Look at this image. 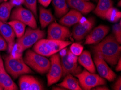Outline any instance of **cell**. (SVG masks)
Masks as SVG:
<instances>
[{
	"label": "cell",
	"instance_id": "cell-1",
	"mask_svg": "<svg viewBox=\"0 0 121 90\" xmlns=\"http://www.w3.org/2000/svg\"><path fill=\"white\" fill-rule=\"evenodd\" d=\"M95 54L103 58L111 66L116 65L121 57V47L113 35L106 37L93 47Z\"/></svg>",
	"mask_w": 121,
	"mask_h": 90
},
{
	"label": "cell",
	"instance_id": "cell-2",
	"mask_svg": "<svg viewBox=\"0 0 121 90\" xmlns=\"http://www.w3.org/2000/svg\"><path fill=\"white\" fill-rule=\"evenodd\" d=\"M45 31L27 27L23 36L16 40L10 54L15 58L22 56L23 51L33 46L38 41L45 37Z\"/></svg>",
	"mask_w": 121,
	"mask_h": 90
},
{
	"label": "cell",
	"instance_id": "cell-3",
	"mask_svg": "<svg viewBox=\"0 0 121 90\" xmlns=\"http://www.w3.org/2000/svg\"><path fill=\"white\" fill-rule=\"evenodd\" d=\"M4 66L7 72L14 79L25 74L33 73L32 70L24 61L22 56L14 57L10 54L3 56Z\"/></svg>",
	"mask_w": 121,
	"mask_h": 90
},
{
	"label": "cell",
	"instance_id": "cell-4",
	"mask_svg": "<svg viewBox=\"0 0 121 90\" xmlns=\"http://www.w3.org/2000/svg\"><path fill=\"white\" fill-rule=\"evenodd\" d=\"M71 44V42L41 39L33 46V51L45 57H50Z\"/></svg>",
	"mask_w": 121,
	"mask_h": 90
},
{
	"label": "cell",
	"instance_id": "cell-5",
	"mask_svg": "<svg viewBox=\"0 0 121 90\" xmlns=\"http://www.w3.org/2000/svg\"><path fill=\"white\" fill-rule=\"evenodd\" d=\"M23 59L29 67L41 74L48 72L51 66L50 60L30 50L26 52Z\"/></svg>",
	"mask_w": 121,
	"mask_h": 90
},
{
	"label": "cell",
	"instance_id": "cell-6",
	"mask_svg": "<svg viewBox=\"0 0 121 90\" xmlns=\"http://www.w3.org/2000/svg\"><path fill=\"white\" fill-rule=\"evenodd\" d=\"M78 78L82 90H89L96 86L105 85L107 84L104 78L95 73L90 72L84 70L81 72L75 75Z\"/></svg>",
	"mask_w": 121,
	"mask_h": 90
},
{
	"label": "cell",
	"instance_id": "cell-7",
	"mask_svg": "<svg viewBox=\"0 0 121 90\" xmlns=\"http://www.w3.org/2000/svg\"><path fill=\"white\" fill-rule=\"evenodd\" d=\"M10 17V20H17L31 28H37V23L34 14L21 5L16 7L12 11Z\"/></svg>",
	"mask_w": 121,
	"mask_h": 90
},
{
	"label": "cell",
	"instance_id": "cell-8",
	"mask_svg": "<svg viewBox=\"0 0 121 90\" xmlns=\"http://www.w3.org/2000/svg\"><path fill=\"white\" fill-rule=\"evenodd\" d=\"M51 66L47 75V85L51 86L63 77V69L60 63L59 55L56 54L51 56Z\"/></svg>",
	"mask_w": 121,
	"mask_h": 90
},
{
	"label": "cell",
	"instance_id": "cell-9",
	"mask_svg": "<svg viewBox=\"0 0 121 90\" xmlns=\"http://www.w3.org/2000/svg\"><path fill=\"white\" fill-rule=\"evenodd\" d=\"M95 25V20L93 18L85 20L83 22L74 25L72 30L73 38L77 41H82L91 31Z\"/></svg>",
	"mask_w": 121,
	"mask_h": 90
},
{
	"label": "cell",
	"instance_id": "cell-10",
	"mask_svg": "<svg viewBox=\"0 0 121 90\" xmlns=\"http://www.w3.org/2000/svg\"><path fill=\"white\" fill-rule=\"evenodd\" d=\"M47 34L48 39L60 41H66L71 35L68 27L56 23H53L49 25Z\"/></svg>",
	"mask_w": 121,
	"mask_h": 90
},
{
	"label": "cell",
	"instance_id": "cell-11",
	"mask_svg": "<svg viewBox=\"0 0 121 90\" xmlns=\"http://www.w3.org/2000/svg\"><path fill=\"white\" fill-rule=\"evenodd\" d=\"M94 63L100 77L109 82H112L115 79L116 77L115 73L109 67L107 62L101 57L95 54Z\"/></svg>",
	"mask_w": 121,
	"mask_h": 90
},
{
	"label": "cell",
	"instance_id": "cell-12",
	"mask_svg": "<svg viewBox=\"0 0 121 90\" xmlns=\"http://www.w3.org/2000/svg\"><path fill=\"white\" fill-rule=\"evenodd\" d=\"M109 31V27L107 25H99L89 33L86 37L84 44L86 45L98 44L105 37Z\"/></svg>",
	"mask_w": 121,
	"mask_h": 90
},
{
	"label": "cell",
	"instance_id": "cell-13",
	"mask_svg": "<svg viewBox=\"0 0 121 90\" xmlns=\"http://www.w3.org/2000/svg\"><path fill=\"white\" fill-rule=\"evenodd\" d=\"M19 89L21 90H42L44 87L37 78L28 74L20 76L19 80Z\"/></svg>",
	"mask_w": 121,
	"mask_h": 90
},
{
	"label": "cell",
	"instance_id": "cell-14",
	"mask_svg": "<svg viewBox=\"0 0 121 90\" xmlns=\"http://www.w3.org/2000/svg\"><path fill=\"white\" fill-rule=\"evenodd\" d=\"M0 86L5 90H17L18 87L5 70L3 58L0 54Z\"/></svg>",
	"mask_w": 121,
	"mask_h": 90
},
{
	"label": "cell",
	"instance_id": "cell-15",
	"mask_svg": "<svg viewBox=\"0 0 121 90\" xmlns=\"http://www.w3.org/2000/svg\"><path fill=\"white\" fill-rule=\"evenodd\" d=\"M0 35L6 40L8 44V50L9 54L12 52L13 48L15 43V38L16 36L14 32L8 23L3 22L0 20Z\"/></svg>",
	"mask_w": 121,
	"mask_h": 90
},
{
	"label": "cell",
	"instance_id": "cell-16",
	"mask_svg": "<svg viewBox=\"0 0 121 90\" xmlns=\"http://www.w3.org/2000/svg\"><path fill=\"white\" fill-rule=\"evenodd\" d=\"M68 7L82 14H87L95 8L93 3L85 0H66Z\"/></svg>",
	"mask_w": 121,
	"mask_h": 90
},
{
	"label": "cell",
	"instance_id": "cell-17",
	"mask_svg": "<svg viewBox=\"0 0 121 90\" xmlns=\"http://www.w3.org/2000/svg\"><path fill=\"white\" fill-rule=\"evenodd\" d=\"M60 63L63 69V76L67 74L76 75L82 72V69L77 63H72L68 60L67 54L61 56Z\"/></svg>",
	"mask_w": 121,
	"mask_h": 90
},
{
	"label": "cell",
	"instance_id": "cell-18",
	"mask_svg": "<svg viewBox=\"0 0 121 90\" xmlns=\"http://www.w3.org/2000/svg\"><path fill=\"white\" fill-rule=\"evenodd\" d=\"M82 17V14L72 9L61 17L59 23L64 26L69 27L79 22Z\"/></svg>",
	"mask_w": 121,
	"mask_h": 90
},
{
	"label": "cell",
	"instance_id": "cell-19",
	"mask_svg": "<svg viewBox=\"0 0 121 90\" xmlns=\"http://www.w3.org/2000/svg\"><path fill=\"white\" fill-rule=\"evenodd\" d=\"M79 63L87 71L91 73H95L96 67L95 63L91 58V54L87 50L83 51L82 52L79 56L78 58Z\"/></svg>",
	"mask_w": 121,
	"mask_h": 90
},
{
	"label": "cell",
	"instance_id": "cell-20",
	"mask_svg": "<svg viewBox=\"0 0 121 90\" xmlns=\"http://www.w3.org/2000/svg\"><path fill=\"white\" fill-rule=\"evenodd\" d=\"M64 78L61 83L59 84L58 86L64 89L71 90H82L78 80L74 78L72 74H67Z\"/></svg>",
	"mask_w": 121,
	"mask_h": 90
},
{
	"label": "cell",
	"instance_id": "cell-21",
	"mask_svg": "<svg viewBox=\"0 0 121 90\" xmlns=\"http://www.w3.org/2000/svg\"><path fill=\"white\" fill-rule=\"evenodd\" d=\"M39 20L42 29H45L47 25L50 24L54 21V16L51 10L46 9L45 7L40 6L39 8Z\"/></svg>",
	"mask_w": 121,
	"mask_h": 90
},
{
	"label": "cell",
	"instance_id": "cell-22",
	"mask_svg": "<svg viewBox=\"0 0 121 90\" xmlns=\"http://www.w3.org/2000/svg\"><path fill=\"white\" fill-rule=\"evenodd\" d=\"M113 7V2L111 0H99L98 4L93 10L94 13L102 19H105L107 11Z\"/></svg>",
	"mask_w": 121,
	"mask_h": 90
},
{
	"label": "cell",
	"instance_id": "cell-23",
	"mask_svg": "<svg viewBox=\"0 0 121 90\" xmlns=\"http://www.w3.org/2000/svg\"><path fill=\"white\" fill-rule=\"evenodd\" d=\"M55 14L57 17H61L69 11L66 0H52Z\"/></svg>",
	"mask_w": 121,
	"mask_h": 90
},
{
	"label": "cell",
	"instance_id": "cell-24",
	"mask_svg": "<svg viewBox=\"0 0 121 90\" xmlns=\"http://www.w3.org/2000/svg\"><path fill=\"white\" fill-rule=\"evenodd\" d=\"M14 7V5L10 1L3 2L0 4V20L6 23L10 17Z\"/></svg>",
	"mask_w": 121,
	"mask_h": 90
},
{
	"label": "cell",
	"instance_id": "cell-25",
	"mask_svg": "<svg viewBox=\"0 0 121 90\" xmlns=\"http://www.w3.org/2000/svg\"><path fill=\"white\" fill-rule=\"evenodd\" d=\"M8 24L12 27L15 36L17 38L23 36L26 30V25L17 20H11Z\"/></svg>",
	"mask_w": 121,
	"mask_h": 90
},
{
	"label": "cell",
	"instance_id": "cell-26",
	"mask_svg": "<svg viewBox=\"0 0 121 90\" xmlns=\"http://www.w3.org/2000/svg\"><path fill=\"white\" fill-rule=\"evenodd\" d=\"M121 17V12L118 9L112 7L107 11L105 15V19L112 23L120 21Z\"/></svg>",
	"mask_w": 121,
	"mask_h": 90
},
{
	"label": "cell",
	"instance_id": "cell-27",
	"mask_svg": "<svg viewBox=\"0 0 121 90\" xmlns=\"http://www.w3.org/2000/svg\"><path fill=\"white\" fill-rule=\"evenodd\" d=\"M23 4L26 8L37 16V0H23Z\"/></svg>",
	"mask_w": 121,
	"mask_h": 90
},
{
	"label": "cell",
	"instance_id": "cell-28",
	"mask_svg": "<svg viewBox=\"0 0 121 90\" xmlns=\"http://www.w3.org/2000/svg\"><path fill=\"white\" fill-rule=\"evenodd\" d=\"M113 35L116 38V41L119 44L121 43V22L120 20V23L115 24L112 27Z\"/></svg>",
	"mask_w": 121,
	"mask_h": 90
},
{
	"label": "cell",
	"instance_id": "cell-29",
	"mask_svg": "<svg viewBox=\"0 0 121 90\" xmlns=\"http://www.w3.org/2000/svg\"><path fill=\"white\" fill-rule=\"evenodd\" d=\"M84 47L81 44L79 43H73L70 47L71 52L76 55L77 56H79L83 51Z\"/></svg>",
	"mask_w": 121,
	"mask_h": 90
},
{
	"label": "cell",
	"instance_id": "cell-30",
	"mask_svg": "<svg viewBox=\"0 0 121 90\" xmlns=\"http://www.w3.org/2000/svg\"><path fill=\"white\" fill-rule=\"evenodd\" d=\"M8 49V44L4 38L0 35V51H6Z\"/></svg>",
	"mask_w": 121,
	"mask_h": 90
},
{
	"label": "cell",
	"instance_id": "cell-31",
	"mask_svg": "<svg viewBox=\"0 0 121 90\" xmlns=\"http://www.w3.org/2000/svg\"><path fill=\"white\" fill-rule=\"evenodd\" d=\"M67 57L68 60L72 63H77L78 60L77 56L72 54L70 50L67 51Z\"/></svg>",
	"mask_w": 121,
	"mask_h": 90
},
{
	"label": "cell",
	"instance_id": "cell-32",
	"mask_svg": "<svg viewBox=\"0 0 121 90\" xmlns=\"http://www.w3.org/2000/svg\"><path fill=\"white\" fill-rule=\"evenodd\" d=\"M112 89L114 90H121V77H119L114 85L112 86Z\"/></svg>",
	"mask_w": 121,
	"mask_h": 90
},
{
	"label": "cell",
	"instance_id": "cell-33",
	"mask_svg": "<svg viewBox=\"0 0 121 90\" xmlns=\"http://www.w3.org/2000/svg\"><path fill=\"white\" fill-rule=\"evenodd\" d=\"M42 6L43 7H47L50 4L52 0H38Z\"/></svg>",
	"mask_w": 121,
	"mask_h": 90
},
{
	"label": "cell",
	"instance_id": "cell-34",
	"mask_svg": "<svg viewBox=\"0 0 121 90\" xmlns=\"http://www.w3.org/2000/svg\"><path fill=\"white\" fill-rule=\"evenodd\" d=\"M10 2L16 7L20 6L23 3V0H10Z\"/></svg>",
	"mask_w": 121,
	"mask_h": 90
},
{
	"label": "cell",
	"instance_id": "cell-35",
	"mask_svg": "<svg viewBox=\"0 0 121 90\" xmlns=\"http://www.w3.org/2000/svg\"><path fill=\"white\" fill-rule=\"evenodd\" d=\"M121 57L118 60V62L117 63V66L116 67V71H121Z\"/></svg>",
	"mask_w": 121,
	"mask_h": 90
},
{
	"label": "cell",
	"instance_id": "cell-36",
	"mask_svg": "<svg viewBox=\"0 0 121 90\" xmlns=\"http://www.w3.org/2000/svg\"><path fill=\"white\" fill-rule=\"evenodd\" d=\"M92 90H109L108 89V87H105V86H96V87H95L94 88H93Z\"/></svg>",
	"mask_w": 121,
	"mask_h": 90
},
{
	"label": "cell",
	"instance_id": "cell-37",
	"mask_svg": "<svg viewBox=\"0 0 121 90\" xmlns=\"http://www.w3.org/2000/svg\"><path fill=\"white\" fill-rule=\"evenodd\" d=\"M7 0H0V4H1L3 2H4V1H7Z\"/></svg>",
	"mask_w": 121,
	"mask_h": 90
},
{
	"label": "cell",
	"instance_id": "cell-38",
	"mask_svg": "<svg viewBox=\"0 0 121 90\" xmlns=\"http://www.w3.org/2000/svg\"><path fill=\"white\" fill-rule=\"evenodd\" d=\"M118 6L121 7V1L119 2V3H118Z\"/></svg>",
	"mask_w": 121,
	"mask_h": 90
},
{
	"label": "cell",
	"instance_id": "cell-39",
	"mask_svg": "<svg viewBox=\"0 0 121 90\" xmlns=\"http://www.w3.org/2000/svg\"><path fill=\"white\" fill-rule=\"evenodd\" d=\"M3 90V87H2V86H0V90Z\"/></svg>",
	"mask_w": 121,
	"mask_h": 90
},
{
	"label": "cell",
	"instance_id": "cell-40",
	"mask_svg": "<svg viewBox=\"0 0 121 90\" xmlns=\"http://www.w3.org/2000/svg\"><path fill=\"white\" fill-rule=\"evenodd\" d=\"M85 1H89V0H85Z\"/></svg>",
	"mask_w": 121,
	"mask_h": 90
},
{
	"label": "cell",
	"instance_id": "cell-41",
	"mask_svg": "<svg viewBox=\"0 0 121 90\" xmlns=\"http://www.w3.org/2000/svg\"><path fill=\"white\" fill-rule=\"evenodd\" d=\"M95 1H97V0H95Z\"/></svg>",
	"mask_w": 121,
	"mask_h": 90
}]
</instances>
